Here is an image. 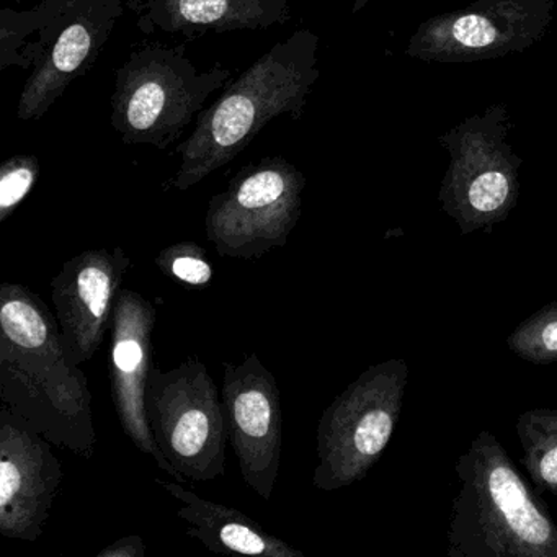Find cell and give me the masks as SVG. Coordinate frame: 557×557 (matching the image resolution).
I'll return each instance as SVG.
<instances>
[{
    "label": "cell",
    "mask_w": 557,
    "mask_h": 557,
    "mask_svg": "<svg viewBox=\"0 0 557 557\" xmlns=\"http://www.w3.org/2000/svg\"><path fill=\"white\" fill-rule=\"evenodd\" d=\"M149 425L162 455L187 481L208 482L226 472V410L200 357L171 371L152 367L146 389Z\"/></svg>",
    "instance_id": "52a82bcc"
},
{
    "label": "cell",
    "mask_w": 557,
    "mask_h": 557,
    "mask_svg": "<svg viewBox=\"0 0 557 557\" xmlns=\"http://www.w3.org/2000/svg\"><path fill=\"white\" fill-rule=\"evenodd\" d=\"M132 0H71L38 60L18 100L21 122L41 120L66 94L67 87L86 76L109 44Z\"/></svg>",
    "instance_id": "5bb4252c"
},
{
    "label": "cell",
    "mask_w": 557,
    "mask_h": 557,
    "mask_svg": "<svg viewBox=\"0 0 557 557\" xmlns=\"http://www.w3.org/2000/svg\"><path fill=\"white\" fill-rule=\"evenodd\" d=\"M145 540L139 534H132L110 544L97 557H145Z\"/></svg>",
    "instance_id": "7402d4cb"
},
{
    "label": "cell",
    "mask_w": 557,
    "mask_h": 557,
    "mask_svg": "<svg viewBox=\"0 0 557 557\" xmlns=\"http://www.w3.org/2000/svg\"><path fill=\"white\" fill-rule=\"evenodd\" d=\"M40 178V159L34 154L9 158L0 168V223H5Z\"/></svg>",
    "instance_id": "44dd1931"
},
{
    "label": "cell",
    "mask_w": 557,
    "mask_h": 557,
    "mask_svg": "<svg viewBox=\"0 0 557 557\" xmlns=\"http://www.w3.org/2000/svg\"><path fill=\"white\" fill-rule=\"evenodd\" d=\"M162 275L190 288H207L213 282V265L203 247L195 243H177L156 256Z\"/></svg>",
    "instance_id": "ffe728a7"
},
{
    "label": "cell",
    "mask_w": 557,
    "mask_h": 557,
    "mask_svg": "<svg viewBox=\"0 0 557 557\" xmlns=\"http://www.w3.org/2000/svg\"><path fill=\"white\" fill-rule=\"evenodd\" d=\"M71 0H44L30 11L5 8L0 12V71L32 70L50 48L54 28Z\"/></svg>",
    "instance_id": "e0dca14e"
},
{
    "label": "cell",
    "mask_w": 557,
    "mask_h": 557,
    "mask_svg": "<svg viewBox=\"0 0 557 557\" xmlns=\"http://www.w3.org/2000/svg\"><path fill=\"white\" fill-rule=\"evenodd\" d=\"M556 0H478L426 18L406 54L423 63L466 64L520 54L546 37Z\"/></svg>",
    "instance_id": "9c48e42d"
},
{
    "label": "cell",
    "mask_w": 557,
    "mask_h": 557,
    "mask_svg": "<svg viewBox=\"0 0 557 557\" xmlns=\"http://www.w3.org/2000/svg\"><path fill=\"white\" fill-rule=\"evenodd\" d=\"M523 456L521 465L537 491L557 495V410L531 409L515 423Z\"/></svg>",
    "instance_id": "ac0fdd59"
},
{
    "label": "cell",
    "mask_w": 557,
    "mask_h": 557,
    "mask_svg": "<svg viewBox=\"0 0 557 557\" xmlns=\"http://www.w3.org/2000/svg\"><path fill=\"white\" fill-rule=\"evenodd\" d=\"M409 383L406 360L371 364L322 412L312 482L335 492L367 478L396 432Z\"/></svg>",
    "instance_id": "8992f818"
},
{
    "label": "cell",
    "mask_w": 557,
    "mask_h": 557,
    "mask_svg": "<svg viewBox=\"0 0 557 557\" xmlns=\"http://www.w3.org/2000/svg\"><path fill=\"white\" fill-rule=\"evenodd\" d=\"M319 41L314 32L298 28L231 81L198 115L191 135L175 146L181 164L169 187L190 190L234 161L273 120L301 119L321 77Z\"/></svg>",
    "instance_id": "7a4b0ae2"
},
{
    "label": "cell",
    "mask_w": 557,
    "mask_h": 557,
    "mask_svg": "<svg viewBox=\"0 0 557 557\" xmlns=\"http://www.w3.org/2000/svg\"><path fill=\"white\" fill-rule=\"evenodd\" d=\"M374 0H355L354 8H351V14H358L361 9L367 8L368 4H371Z\"/></svg>",
    "instance_id": "603a6c76"
},
{
    "label": "cell",
    "mask_w": 557,
    "mask_h": 557,
    "mask_svg": "<svg viewBox=\"0 0 557 557\" xmlns=\"http://www.w3.org/2000/svg\"><path fill=\"white\" fill-rule=\"evenodd\" d=\"M0 403L58 448L92 459L86 374L64 348L57 314L22 283L0 286Z\"/></svg>",
    "instance_id": "6da1fadb"
},
{
    "label": "cell",
    "mask_w": 557,
    "mask_h": 557,
    "mask_svg": "<svg viewBox=\"0 0 557 557\" xmlns=\"http://www.w3.org/2000/svg\"><path fill=\"white\" fill-rule=\"evenodd\" d=\"M306 177L280 158L250 162L208 203L205 230L218 256L253 260L285 247L302 210Z\"/></svg>",
    "instance_id": "ba28073f"
},
{
    "label": "cell",
    "mask_w": 557,
    "mask_h": 557,
    "mask_svg": "<svg viewBox=\"0 0 557 557\" xmlns=\"http://www.w3.org/2000/svg\"><path fill=\"white\" fill-rule=\"evenodd\" d=\"M510 133V110L494 103L438 136L449 158L438 203L462 236L491 233L517 208L523 159L511 148Z\"/></svg>",
    "instance_id": "5b68a950"
},
{
    "label": "cell",
    "mask_w": 557,
    "mask_h": 557,
    "mask_svg": "<svg viewBox=\"0 0 557 557\" xmlns=\"http://www.w3.org/2000/svg\"><path fill=\"white\" fill-rule=\"evenodd\" d=\"M181 504L177 517L187 523L185 534L218 554L262 557H302L301 550L273 536L239 508L207 500L177 481L154 479Z\"/></svg>",
    "instance_id": "2e32d148"
},
{
    "label": "cell",
    "mask_w": 557,
    "mask_h": 557,
    "mask_svg": "<svg viewBox=\"0 0 557 557\" xmlns=\"http://www.w3.org/2000/svg\"><path fill=\"white\" fill-rule=\"evenodd\" d=\"M293 0H132L129 11L145 35H205L265 32L292 18Z\"/></svg>",
    "instance_id": "9a60e30c"
},
{
    "label": "cell",
    "mask_w": 557,
    "mask_h": 557,
    "mask_svg": "<svg viewBox=\"0 0 557 557\" xmlns=\"http://www.w3.org/2000/svg\"><path fill=\"white\" fill-rule=\"evenodd\" d=\"M187 44L138 45L116 71L110 123L125 145L159 151L177 145L208 100L233 81L221 63L201 71L187 57Z\"/></svg>",
    "instance_id": "277c9868"
},
{
    "label": "cell",
    "mask_w": 557,
    "mask_h": 557,
    "mask_svg": "<svg viewBox=\"0 0 557 557\" xmlns=\"http://www.w3.org/2000/svg\"><path fill=\"white\" fill-rule=\"evenodd\" d=\"M129 269L132 257L122 247H100L66 260L51 280L61 338L74 363H87L103 347L110 335L113 306Z\"/></svg>",
    "instance_id": "4fadbf2b"
},
{
    "label": "cell",
    "mask_w": 557,
    "mask_h": 557,
    "mask_svg": "<svg viewBox=\"0 0 557 557\" xmlns=\"http://www.w3.org/2000/svg\"><path fill=\"white\" fill-rule=\"evenodd\" d=\"M158 309L133 289H120L110 325V386L116 419L133 445L151 456L172 481L185 482L165 459L152 435L146 389L152 370V334Z\"/></svg>",
    "instance_id": "7c38bea8"
},
{
    "label": "cell",
    "mask_w": 557,
    "mask_h": 557,
    "mask_svg": "<svg viewBox=\"0 0 557 557\" xmlns=\"http://www.w3.org/2000/svg\"><path fill=\"white\" fill-rule=\"evenodd\" d=\"M223 397L230 445L244 482L270 500L282 462V394L275 374L256 354L223 364Z\"/></svg>",
    "instance_id": "30bf717a"
},
{
    "label": "cell",
    "mask_w": 557,
    "mask_h": 557,
    "mask_svg": "<svg viewBox=\"0 0 557 557\" xmlns=\"http://www.w3.org/2000/svg\"><path fill=\"white\" fill-rule=\"evenodd\" d=\"M53 443L0 406V534L37 541L64 479Z\"/></svg>",
    "instance_id": "8fae6325"
},
{
    "label": "cell",
    "mask_w": 557,
    "mask_h": 557,
    "mask_svg": "<svg viewBox=\"0 0 557 557\" xmlns=\"http://www.w3.org/2000/svg\"><path fill=\"white\" fill-rule=\"evenodd\" d=\"M511 354L531 364L557 363V301L537 309L507 337Z\"/></svg>",
    "instance_id": "d6986e66"
},
{
    "label": "cell",
    "mask_w": 557,
    "mask_h": 557,
    "mask_svg": "<svg viewBox=\"0 0 557 557\" xmlns=\"http://www.w3.org/2000/svg\"><path fill=\"white\" fill-rule=\"evenodd\" d=\"M448 557H557V521L494 433L482 430L456 461Z\"/></svg>",
    "instance_id": "3957f363"
}]
</instances>
